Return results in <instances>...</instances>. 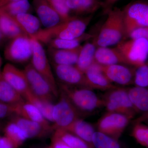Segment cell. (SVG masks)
I'll list each match as a JSON object with an SVG mask.
<instances>
[{"mask_svg": "<svg viewBox=\"0 0 148 148\" xmlns=\"http://www.w3.org/2000/svg\"><path fill=\"white\" fill-rule=\"evenodd\" d=\"M92 18V14L85 17L72 16L55 27L41 29L32 38L45 44L53 39L77 38L85 33Z\"/></svg>", "mask_w": 148, "mask_h": 148, "instance_id": "1", "label": "cell"}, {"mask_svg": "<svg viewBox=\"0 0 148 148\" xmlns=\"http://www.w3.org/2000/svg\"><path fill=\"white\" fill-rule=\"evenodd\" d=\"M106 21L93 42L98 47H109L117 45L126 40L123 10L113 8L107 13Z\"/></svg>", "mask_w": 148, "mask_h": 148, "instance_id": "2", "label": "cell"}, {"mask_svg": "<svg viewBox=\"0 0 148 148\" xmlns=\"http://www.w3.org/2000/svg\"><path fill=\"white\" fill-rule=\"evenodd\" d=\"M58 87L59 92L71 101L80 113H89L103 106L102 98L92 89L84 87L77 88L61 83Z\"/></svg>", "mask_w": 148, "mask_h": 148, "instance_id": "3", "label": "cell"}, {"mask_svg": "<svg viewBox=\"0 0 148 148\" xmlns=\"http://www.w3.org/2000/svg\"><path fill=\"white\" fill-rule=\"evenodd\" d=\"M107 112L123 114L132 119L137 114L128 95L127 89L116 87L107 91L102 98Z\"/></svg>", "mask_w": 148, "mask_h": 148, "instance_id": "4", "label": "cell"}, {"mask_svg": "<svg viewBox=\"0 0 148 148\" xmlns=\"http://www.w3.org/2000/svg\"><path fill=\"white\" fill-rule=\"evenodd\" d=\"M126 65L136 68L145 64L148 57V40H125L117 45Z\"/></svg>", "mask_w": 148, "mask_h": 148, "instance_id": "5", "label": "cell"}, {"mask_svg": "<svg viewBox=\"0 0 148 148\" xmlns=\"http://www.w3.org/2000/svg\"><path fill=\"white\" fill-rule=\"evenodd\" d=\"M32 45L31 63L33 67L49 83L56 98H58L59 90L55 75L49 59L41 43L34 38H30Z\"/></svg>", "mask_w": 148, "mask_h": 148, "instance_id": "6", "label": "cell"}, {"mask_svg": "<svg viewBox=\"0 0 148 148\" xmlns=\"http://www.w3.org/2000/svg\"><path fill=\"white\" fill-rule=\"evenodd\" d=\"M80 113L66 96L60 92L59 100L54 105L52 110L53 131L65 130L80 118Z\"/></svg>", "mask_w": 148, "mask_h": 148, "instance_id": "7", "label": "cell"}, {"mask_svg": "<svg viewBox=\"0 0 148 148\" xmlns=\"http://www.w3.org/2000/svg\"><path fill=\"white\" fill-rule=\"evenodd\" d=\"M126 39L133 30L140 27L148 28V4L137 1L127 5L123 10Z\"/></svg>", "mask_w": 148, "mask_h": 148, "instance_id": "8", "label": "cell"}, {"mask_svg": "<svg viewBox=\"0 0 148 148\" xmlns=\"http://www.w3.org/2000/svg\"><path fill=\"white\" fill-rule=\"evenodd\" d=\"M6 60L18 64H24L31 60L32 45L31 38L26 35L11 39L4 52Z\"/></svg>", "mask_w": 148, "mask_h": 148, "instance_id": "9", "label": "cell"}, {"mask_svg": "<svg viewBox=\"0 0 148 148\" xmlns=\"http://www.w3.org/2000/svg\"><path fill=\"white\" fill-rule=\"evenodd\" d=\"M130 120L123 114L107 112L98 121L97 128L98 132L118 140Z\"/></svg>", "mask_w": 148, "mask_h": 148, "instance_id": "10", "label": "cell"}, {"mask_svg": "<svg viewBox=\"0 0 148 148\" xmlns=\"http://www.w3.org/2000/svg\"><path fill=\"white\" fill-rule=\"evenodd\" d=\"M23 71L30 90L33 94L51 102L56 98L47 81L37 71L31 63L27 64Z\"/></svg>", "mask_w": 148, "mask_h": 148, "instance_id": "11", "label": "cell"}, {"mask_svg": "<svg viewBox=\"0 0 148 148\" xmlns=\"http://www.w3.org/2000/svg\"><path fill=\"white\" fill-rule=\"evenodd\" d=\"M102 71L112 83L121 86L134 84L135 68L125 64L101 66Z\"/></svg>", "mask_w": 148, "mask_h": 148, "instance_id": "12", "label": "cell"}, {"mask_svg": "<svg viewBox=\"0 0 148 148\" xmlns=\"http://www.w3.org/2000/svg\"><path fill=\"white\" fill-rule=\"evenodd\" d=\"M1 77L23 98L31 90L24 71L11 63H8L3 66Z\"/></svg>", "mask_w": 148, "mask_h": 148, "instance_id": "13", "label": "cell"}, {"mask_svg": "<svg viewBox=\"0 0 148 148\" xmlns=\"http://www.w3.org/2000/svg\"><path fill=\"white\" fill-rule=\"evenodd\" d=\"M54 74L61 83L85 87L84 74L74 65H51Z\"/></svg>", "mask_w": 148, "mask_h": 148, "instance_id": "14", "label": "cell"}, {"mask_svg": "<svg viewBox=\"0 0 148 148\" xmlns=\"http://www.w3.org/2000/svg\"><path fill=\"white\" fill-rule=\"evenodd\" d=\"M84 76L87 88L108 91L116 87L105 75L101 65L95 62L87 69Z\"/></svg>", "mask_w": 148, "mask_h": 148, "instance_id": "15", "label": "cell"}, {"mask_svg": "<svg viewBox=\"0 0 148 148\" xmlns=\"http://www.w3.org/2000/svg\"><path fill=\"white\" fill-rule=\"evenodd\" d=\"M33 4L38 18L45 28L55 27L64 21L47 0H33Z\"/></svg>", "mask_w": 148, "mask_h": 148, "instance_id": "16", "label": "cell"}, {"mask_svg": "<svg viewBox=\"0 0 148 148\" xmlns=\"http://www.w3.org/2000/svg\"><path fill=\"white\" fill-rule=\"evenodd\" d=\"M13 106L14 115H17L36 122L47 129L53 131L50 122L45 119L36 107L32 103L24 101Z\"/></svg>", "mask_w": 148, "mask_h": 148, "instance_id": "17", "label": "cell"}, {"mask_svg": "<svg viewBox=\"0 0 148 148\" xmlns=\"http://www.w3.org/2000/svg\"><path fill=\"white\" fill-rule=\"evenodd\" d=\"M82 46L71 49L49 48L48 56L51 65H75Z\"/></svg>", "mask_w": 148, "mask_h": 148, "instance_id": "18", "label": "cell"}, {"mask_svg": "<svg viewBox=\"0 0 148 148\" xmlns=\"http://www.w3.org/2000/svg\"><path fill=\"white\" fill-rule=\"evenodd\" d=\"M11 121L27 133L29 139L44 138L52 132L38 123L18 116H14Z\"/></svg>", "mask_w": 148, "mask_h": 148, "instance_id": "19", "label": "cell"}, {"mask_svg": "<svg viewBox=\"0 0 148 148\" xmlns=\"http://www.w3.org/2000/svg\"><path fill=\"white\" fill-rule=\"evenodd\" d=\"M66 3L70 13L76 15H91L103 5L100 0H67Z\"/></svg>", "mask_w": 148, "mask_h": 148, "instance_id": "20", "label": "cell"}, {"mask_svg": "<svg viewBox=\"0 0 148 148\" xmlns=\"http://www.w3.org/2000/svg\"><path fill=\"white\" fill-rule=\"evenodd\" d=\"M95 63L101 66H109L114 64H125L119 51L115 48L98 47L94 56Z\"/></svg>", "mask_w": 148, "mask_h": 148, "instance_id": "21", "label": "cell"}, {"mask_svg": "<svg viewBox=\"0 0 148 148\" xmlns=\"http://www.w3.org/2000/svg\"><path fill=\"white\" fill-rule=\"evenodd\" d=\"M128 95L137 113L148 112V87L133 86L127 89Z\"/></svg>", "mask_w": 148, "mask_h": 148, "instance_id": "22", "label": "cell"}, {"mask_svg": "<svg viewBox=\"0 0 148 148\" xmlns=\"http://www.w3.org/2000/svg\"><path fill=\"white\" fill-rule=\"evenodd\" d=\"M12 18L30 38L34 36L41 29L42 24L39 19L30 13L20 14Z\"/></svg>", "mask_w": 148, "mask_h": 148, "instance_id": "23", "label": "cell"}, {"mask_svg": "<svg viewBox=\"0 0 148 148\" xmlns=\"http://www.w3.org/2000/svg\"><path fill=\"white\" fill-rule=\"evenodd\" d=\"M64 130L73 133L89 145H92V136L95 132L94 127L84 120L78 119Z\"/></svg>", "mask_w": 148, "mask_h": 148, "instance_id": "24", "label": "cell"}, {"mask_svg": "<svg viewBox=\"0 0 148 148\" xmlns=\"http://www.w3.org/2000/svg\"><path fill=\"white\" fill-rule=\"evenodd\" d=\"M96 47L93 42L86 43L82 47L77 61L75 66L84 74L95 62L94 56Z\"/></svg>", "mask_w": 148, "mask_h": 148, "instance_id": "25", "label": "cell"}, {"mask_svg": "<svg viewBox=\"0 0 148 148\" xmlns=\"http://www.w3.org/2000/svg\"><path fill=\"white\" fill-rule=\"evenodd\" d=\"M0 31L5 38L10 40L21 35H27L13 18L1 12Z\"/></svg>", "mask_w": 148, "mask_h": 148, "instance_id": "26", "label": "cell"}, {"mask_svg": "<svg viewBox=\"0 0 148 148\" xmlns=\"http://www.w3.org/2000/svg\"><path fill=\"white\" fill-rule=\"evenodd\" d=\"M24 98L25 101L36 106L48 121L53 123L52 110L54 104L52 102L38 97L33 94L31 90L24 96Z\"/></svg>", "mask_w": 148, "mask_h": 148, "instance_id": "27", "label": "cell"}, {"mask_svg": "<svg viewBox=\"0 0 148 148\" xmlns=\"http://www.w3.org/2000/svg\"><path fill=\"white\" fill-rule=\"evenodd\" d=\"M4 136L18 148L29 139L27 133L15 123L10 121L3 128Z\"/></svg>", "mask_w": 148, "mask_h": 148, "instance_id": "28", "label": "cell"}, {"mask_svg": "<svg viewBox=\"0 0 148 148\" xmlns=\"http://www.w3.org/2000/svg\"><path fill=\"white\" fill-rule=\"evenodd\" d=\"M25 99L2 77H0V101L13 105L21 103Z\"/></svg>", "mask_w": 148, "mask_h": 148, "instance_id": "29", "label": "cell"}, {"mask_svg": "<svg viewBox=\"0 0 148 148\" xmlns=\"http://www.w3.org/2000/svg\"><path fill=\"white\" fill-rule=\"evenodd\" d=\"M93 37L90 34L85 33L81 36L74 39H53L49 42L47 45L49 48L55 49H73L80 46L82 43L92 38Z\"/></svg>", "mask_w": 148, "mask_h": 148, "instance_id": "30", "label": "cell"}, {"mask_svg": "<svg viewBox=\"0 0 148 148\" xmlns=\"http://www.w3.org/2000/svg\"><path fill=\"white\" fill-rule=\"evenodd\" d=\"M52 137L61 140L71 148H91L89 144L86 142L73 133L64 130H54Z\"/></svg>", "mask_w": 148, "mask_h": 148, "instance_id": "31", "label": "cell"}, {"mask_svg": "<svg viewBox=\"0 0 148 148\" xmlns=\"http://www.w3.org/2000/svg\"><path fill=\"white\" fill-rule=\"evenodd\" d=\"M32 5L28 0H21L7 4L0 8V12L13 17L20 14L30 13Z\"/></svg>", "mask_w": 148, "mask_h": 148, "instance_id": "32", "label": "cell"}, {"mask_svg": "<svg viewBox=\"0 0 148 148\" xmlns=\"http://www.w3.org/2000/svg\"><path fill=\"white\" fill-rule=\"evenodd\" d=\"M92 145L95 148H122L118 140L100 132H95Z\"/></svg>", "mask_w": 148, "mask_h": 148, "instance_id": "33", "label": "cell"}, {"mask_svg": "<svg viewBox=\"0 0 148 148\" xmlns=\"http://www.w3.org/2000/svg\"><path fill=\"white\" fill-rule=\"evenodd\" d=\"M131 136L140 145L148 148V125L143 122L135 123L131 131Z\"/></svg>", "mask_w": 148, "mask_h": 148, "instance_id": "34", "label": "cell"}, {"mask_svg": "<svg viewBox=\"0 0 148 148\" xmlns=\"http://www.w3.org/2000/svg\"><path fill=\"white\" fill-rule=\"evenodd\" d=\"M134 84L139 87H148V64L135 68Z\"/></svg>", "mask_w": 148, "mask_h": 148, "instance_id": "35", "label": "cell"}, {"mask_svg": "<svg viewBox=\"0 0 148 148\" xmlns=\"http://www.w3.org/2000/svg\"><path fill=\"white\" fill-rule=\"evenodd\" d=\"M54 10L60 15L64 21L71 16L67 7V0H47Z\"/></svg>", "mask_w": 148, "mask_h": 148, "instance_id": "36", "label": "cell"}, {"mask_svg": "<svg viewBox=\"0 0 148 148\" xmlns=\"http://www.w3.org/2000/svg\"><path fill=\"white\" fill-rule=\"evenodd\" d=\"M128 38L131 39L145 38L148 40V28L140 27L135 29L130 34Z\"/></svg>", "mask_w": 148, "mask_h": 148, "instance_id": "37", "label": "cell"}, {"mask_svg": "<svg viewBox=\"0 0 148 148\" xmlns=\"http://www.w3.org/2000/svg\"><path fill=\"white\" fill-rule=\"evenodd\" d=\"M14 115L12 105L6 104L0 101V119Z\"/></svg>", "mask_w": 148, "mask_h": 148, "instance_id": "38", "label": "cell"}, {"mask_svg": "<svg viewBox=\"0 0 148 148\" xmlns=\"http://www.w3.org/2000/svg\"><path fill=\"white\" fill-rule=\"evenodd\" d=\"M49 147V148H71L63 141L53 137L51 140V144Z\"/></svg>", "mask_w": 148, "mask_h": 148, "instance_id": "39", "label": "cell"}, {"mask_svg": "<svg viewBox=\"0 0 148 148\" xmlns=\"http://www.w3.org/2000/svg\"><path fill=\"white\" fill-rule=\"evenodd\" d=\"M0 148H15L12 143L5 136H0Z\"/></svg>", "mask_w": 148, "mask_h": 148, "instance_id": "40", "label": "cell"}, {"mask_svg": "<svg viewBox=\"0 0 148 148\" xmlns=\"http://www.w3.org/2000/svg\"><path fill=\"white\" fill-rule=\"evenodd\" d=\"M119 1L120 0H104V1H103V8L104 9V12L108 13L109 11L113 8L114 5Z\"/></svg>", "mask_w": 148, "mask_h": 148, "instance_id": "41", "label": "cell"}, {"mask_svg": "<svg viewBox=\"0 0 148 148\" xmlns=\"http://www.w3.org/2000/svg\"><path fill=\"white\" fill-rule=\"evenodd\" d=\"M148 117V112L147 113L143 114L142 115L139 116L135 121L134 123L143 122Z\"/></svg>", "mask_w": 148, "mask_h": 148, "instance_id": "42", "label": "cell"}, {"mask_svg": "<svg viewBox=\"0 0 148 148\" xmlns=\"http://www.w3.org/2000/svg\"><path fill=\"white\" fill-rule=\"evenodd\" d=\"M19 1H21V0H0V8L9 3Z\"/></svg>", "mask_w": 148, "mask_h": 148, "instance_id": "43", "label": "cell"}, {"mask_svg": "<svg viewBox=\"0 0 148 148\" xmlns=\"http://www.w3.org/2000/svg\"><path fill=\"white\" fill-rule=\"evenodd\" d=\"M2 66V59L0 56V77H1Z\"/></svg>", "mask_w": 148, "mask_h": 148, "instance_id": "44", "label": "cell"}, {"mask_svg": "<svg viewBox=\"0 0 148 148\" xmlns=\"http://www.w3.org/2000/svg\"><path fill=\"white\" fill-rule=\"evenodd\" d=\"M5 38V37L3 36L1 32V31H0V44L2 42L3 40Z\"/></svg>", "mask_w": 148, "mask_h": 148, "instance_id": "45", "label": "cell"}, {"mask_svg": "<svg viewBox=\"0 0 148 148\" xmlns=\"http://www.w3.org/2000/svg\"><path fill=\"white\" fill-rule=\"evenodd\" d=\"M143 122L145 123L147 125H148V117Z\"/></svg>", "mask_w": 148, "mask_h": 148, "instance_id": "46", "label": "cell"}, {"mask_svg": "<svg viewBox=\"0 0 148 148\" xmlns=\"http://www.w3.org/2000/svg\"><path fill=\"white\" fill-rule=\"evenodd\" d=\"M3 125L1 123H0V132L3 129Z\"/></svg>", "mask_w": 148, "mask_h": 148, "instance_id": "47", "label": "cell"}, {"mask_svg": "<svg viewBox=\"0 0 148 148\" xmlns=\"http://www.w3.org/2000/svg\"><path fill=\"white\" fill-rule=\"evenodd\" d=\"M38 148H49V146H47V147H40Z\"/></svg>", "mask_w": 148, "mask_h": 148, "instance_id": "48", "label": "cell"}]
</instances>
